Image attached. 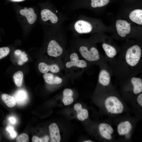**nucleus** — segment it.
I'll use <instances>...</instances> for the list:
<instances>
[{
  "label": "nucleus",
  "instance_id": "nucleus-1",
  "mask_svg": "<svg viewBox=\"0 0 142 142\" xmlns=\"http://www.w3.org/2000/svg\"><path fill=\"white\" fill-rule=\"evenodd\" d=\"M112 75L120 81L136 76L142 72V50L138 44L133 45L121 52L108 62Z\"/></svg>",
  "mask_w": 142,
  "mask_h": 142
},
{
  "label": "nucleus",
  "instance_id": "nucleus-2",
  "mask_svg": "<svg viewBox=\"0 0 142 142\" xmlns=\"http://www.w3.org/2000/svg\"><path fill=\"white\" fill-rule=\"evenodd\" d=\"M69 43L80 56L90 64L97 65L99 67L108 64L105 56L101 55L93 43L89 41L78 37H73Z\"/></svg>",
  "mask_w": 142,
  "mask_h": 142
},
{
  "label": "nucleus",
  "instance_id": "nucleus-3",
  "mask_svg": "<svg viewBox=\"0 0 142 142\" xmlns=\"http://www.w3.org/2000/svg\"><path fill=\"white\" fill-rule=\"evenodd\" d=\"M49 33L50 38L47 47L48 55L56 59L65 55L67 51V37L64 28L63 26L51 27Z\"/></svg>",
  "mask_w": 142,
  "mask_h": 142
},
{
  "label": "nucleus",
  "instance_id": "nucleus-4",
  "mask_svg": "<svg viewBox=\"0 0 142 142\" xmlns=\"http://www.w3.org/2000/svg\"><path fill=\"white\" fill-rule=\"evenodd\" d=\"M65 55L67 56L65 62V68L68 71L78 70L81 72L86 70L90 64L82 58L76 50L70 46L67 50Z\"/></svg>",
  "mask_w": 142,
  "mask_h": 142
},
{
  "label": "nucleus",
  "instance_id": "nucleus-5",
  "mask_svg": "<svg viewBox=\"0 0 142 142\" xmlns=\"http://www.w3.org/2000/svg\"><path fill=\"white\" fill-rule=\"evenodd\" d=\"M40 16L43 22L49 23L53 27L62 26L65 21L69 19L67 14L54 8L43 9L40 12Z\"/></svg>",
  "mask_w": 142,
  "mask_h": 142
},
{
  "label": "nucleus",
  "instance_id": "nucleus-6",
  "mask_svg": "<svg viewBox=\"0 0 142 142\" xmlns=\"http://www.w3.org/2000/svg\"><path fill=\"white\" fill-rule=\"evenodd\" d=\"M104 105L108 113L111 114L122 113L124 110L123 105L119 98L115 95L110 94L106 98Z\"/></svg>",
  "mask_w": 142,
  "mask_h": 142
},
{
  "label": "nucleus",
  "instance_id": "nucleus-7",
  "mask_svg": "<svg viewBox=\"0 0 142 142\" xmlns=\"http://www.w3.org/2000/svg\"><path fill=\"white\" fill-rule=\"evenodd\" d=\"M99 72L98 77V83L100 87H108L110 86L112 76L108 64L99 67Z\"/></svg>",
  "mask_w": 142,
  "mask_h": 142
},
{
  "label": "nucleus",
  "instance_id": "nucleus-8",
  "mask_svg": "<svg viewBox=\"0 0 142 142\" xmlns=\"http://www.w3.org/2000/svg\"><path fill=\"white\" fill-rule=\"evenodd\" d=\"M116 27L118 34L123 37L126 36L130 31V24L124 20H117L116 23Z\"/></svg>",
  "mask_w": 142,
  "mask_h": 142
},
{
  "label": "nucleus",
  "instance_id": "nucleus-9",
  "mask_svg": "<svg viewBox=\"0 0 142 142\" xmlns=\"http://www.w3.org/2000/svg\"><path fill=\"white\" fill-rule=\"evenodd\" d=\"M38 67L39 71L43 74L47 73L49 71L53 73H56L60 71L59 65L56 63L49 65L45 63L41 62L39 63Z\"/></svg>",
  "mask_w": 142,
  "mask_h": 142
},
{
  "label": "nucleus",
  "instance_id": "nucleus-10",
  "mask_svg": "<svg viewBox=\"0 0 142 142\" xmlns=\"http://www.w3.org/2000/svg\"><path fill=\"white\" fill-rule=\"evenodd\" d=\"M102 46L108 62L114 60L118 56V52L113 46L105 43H103Z\"/></svg>",
  "mask_w": 142,
  "mask_h": 142
},
{
  "label": "nucleus",
  "instance_id": "nucleus-11",
  "mask_svg": "<svg viewBox=\"0 0 142 142\" xmlns=\"http://www.w3.org/2000/svg\"><path fill=\"white\" fill-rule=\"evenodd\" d=\"M99 130L100 135L103 138L108 140L112 139L111 135L114 130L110 125L106 123H102L99 126Z\"/></svg>",
  "mask_w": 142,
  "mask_h": 142
},
{
  "label": "nucleus",
  "instance_id": "nucleus-12",
  "mask_svg": "<svg viewBox=\"0 0 142 142\" xmlns=\"http://www.w3.org/2000/svg\"><path fill=\"white\" fill-rule=\"evenodd\" d=\"M19 12L21 15L26 17L30 24H33L37 20V15L32 8L27 9V7H25L24 9H21Z\"/></svg>",
  "mask_w": 142,
  "mask_h": 142
},
{
  "label": "nucleus",
  "instance_id": "nucleus-13",
  "mask_svg": "<svg viewBox=\"0 0 142 142\" xmlns=\"http://www.w3.org/2000/svg\"><path fill=\"white\" fill-rule=\"evenodd\" d=\"M51 142H59L60 140L59 130L57 124L53 123L49 126Z\"/></svg>",
  "mask_w": 142,
  "mask_h": 142
},
{
  "label": "nucleus",
  "instance_id": "nucleus-14",
  "mask_svg": "<svg viewBox=\"0 0 142 142\" xmlns=\"http://www.w3.org/2000/svg\"><path fill=\"white\" fill-rule=\"evenodd\" d=\"M43 77L45 82L49 84H59L62 81V79L61 78L51 73L44 74Z\"/></svg>",
  "mask_w": 142,
  "mask_h": 142
},
{
  "label": "nucleus",
  "instance_id": "nucleus-15",
  "mask_svg": "<svg viewBox=\"0 0 142 142\" xmlns=\"http://www.w3.org/2000/svg\"><path fill=\"white\" fill-rule=\"evenodd\" d=\"M132 128V125L129 121L121 122L118 126V132L120 135L126 134L130 132Z\"/></svg>",
  "mask_w": 142,
  "mask_h": 142
},
{
  "label": "nucleus",
  "instance_id": "nucleus-16",
  "mask_svg": "<svg viewBox=\"0 0 142 142\" xmlns=\"http://www.w3.org/2000/svg\"><path fill=\"white\" fill-rule=\"evenodd\" d=\"M74 108L77 112V117L79 120L83 121L88 118V111L87 109L83 108L81 104L77 103L75 104Z\"/></svg>",
  "mask_w": 142,
  "mask_h": 142
},
{
  "label": "nucleus",
  "instance_id": "nucleus-17",
  "mask_svg": "<svg viewBox=\"0 0 142 142\" xmlns=\"http://www.w3.org/2000/svg\"><path fill=\"white\" fill-rule=\"evenodd\" d=\"M130 19L138 24H142V10L136 9L131 12L129 15Z\"/></svg>",
  "mask_w": 142,
  "mask_h": 142
},
{
  "label": "nucleus",
  "instance_id": "nucleus-18",
  "mask_svg": "<svg viewBox=\"0 0 142 142\" xmlns=\"http://www.w3.org/2000/svg\"><path fill=\"white\" fill-rule=\"evenodd\" d=\"M73 94V91L70 89L66 88L64 90L62 100L65 105H69L73 103L74 100L72 97Z\"/></svg>",
  "mask_w": 142,
  "mask_h": 142
},
{
  "label": "nucleus",
  "instance_id": "nucleus-19",
  "mask_svg": "<svg viewBox=\"0 0 142 142\" xmlns=\"http://www.w3.org/2000/svg\"><path fill=\"white\" fill-rule=\"evenodd\" d=\"M14 98L18 104L22 105L26 102L27 97L26 93L24 90H20L16 93Z\"/></svg>",
  "mask_w": 142,
  "mask_h": 142
},
{
  "label": "nucleus",
  "instance_id": "nucleus-20",
  "mask_svg": "<svg viewBox=\"0 0 142 142\" xmlns=\"http://www.w3.org/2000/svg\"><path fill=\"white\" fill-rule=\"evenodd\" d=\"M1 97L3 102L8 107L12 108L16 105V101L13 96L7 94H3L2 95Z\"/></svg>",
  "mask_w": 142,
  "mask_h": 142
},
{
  "label": "nucleus",
  "instance_id": "nucleus-21",
  "mask_svg": "<svg viewBox=\"0 0 142 142\" xmlns=\"http://www.w3.org/2000/svg\"><path fill=\"white\" fill-rule=\"evenodd\" d=\"M23 74V72L19 71L14 73L13 76L16 85L18 87L21 86L22 85Z\"/></svg>",
  "mask_w": 142,
  "mask_h": 142
},
{
  "label": "nucleus",
  "instance_id": "nucleus-22",
  "mask_svg": "<svg viewBox=\"0 0 142 142\" xmlns=\"http://www.w3.org/2000/svg\"><path fill=\"white\" fill-rule=\"evenodd\" d=\"M90 6L93 8L100 7L107 4L109 0H91Z\"/></svg>",
  "mask_w": 142,
  "mask_h": 142
},
{
  "label": "nucleus",
  "instance_id": "nucleus-23",
  "mask_svg": "<svg viewBox=\"0 0 142 142\" xmlns=\"http://www.w3.org/2000/svg\"><path fill=\"white\" fill-rule=\"evenodd\" d=\"M49 139V137L47 135H45L41 138L36 136H34L32 138V141L33 142H48Z\"/></svg>",
  "mask_w": 142,
  "mask_h": 142
},
{
  "label": "nucleus",
  "instance_id": "nucleus-24",
  "mask_svg": "<svg viewBox=\"0 0 142 142\" xmlns=\"http://www.w3.org/2000/svg\"><path fill=\"white\" fill-rule=\"evenodd\" d=\"M29 139L28 135L26 133H23L17 138L16 141L17 142H27Z\"/></svg>",
  "mask_w": 142,
  "mask_h": 142
},
{
  "label": "nucleus",
  "instance_id": "nucleus-25",
  "mask_svg": "<svg viewBox=\"0 0 142 142\" xmlns=\"http://www.w3.org/2000/svg\"><path fill=\"white\" fill-rule=\"evenodd\" d=\"M10 51V49L8 47L0 48V59L8 55Z\"/></svg>",
  "mask_w": 142,
  "mask_h": 142
},
{
  "label": "nucleus",
  "instance_id": "nucleus-26",
  "mask_svg": "<svg viewBox=\"0 0 142 142\" xmlns=\"http://www.w3.org/2000/svg\"><path fill=\"white\" fill-rule=\"evenodd\" d=\"M6 130L9 132L12 138H14L17 136V133L14 130V128L12 127L9 126L7 127L6 129Z\"/></svg>",
  "mask_w": 142,
  "mask_h": 142
},
{
  "label": "nucleus",
  "instance_id": "nucleus-27",
  "mask_svg": "<svg viewBox=\"0 0 142 142\" xmlns=\"http://www.w3.org/2000/svg\"><path fill=\"white\" fill-rule=\"evenodd\" d=\"M137 101L138 103L141 107L142 106V93L138 94L137 98Z\"/></svg>",
  "mask_w": 142,
  "mask_h": 142
},
{
  "label": "nucleus",
  "instance_id": "nucleus-28",
  "mask_svg": "<svg viewBox=\"0 0 142 142\" xmlns=\"http://www.w3.org/2000/svg\"><path fill=\"white\" fill-rule=\"evenodd\" d=\"M9 120L10 122L12 124H14L16 123V119L13 117H10L9 118Z\"/></svg>",
  "mask_w": 142,
  "mask_h": 142
},
{
  "label": "nucleus",
  "instance_id": "nucleus-29",
  "mask_svg": "<svg viewBox=\"0 0 142 142\" xmlns=\"http://www.w3.org/2000/svg\"><path fill=\"white\" fill-rule=\"evenodd\" d=\"M21 51L19 50H17L14 52L15 54L18 55H19L21 54Z\"/></svg>",
  "mask_w": 142,
  "mask_h": 142
},
{
  "label": "nucleus",
  "instance_id": "nucleus-30",
  "mask_svg": "<svg viewBox=\"0 0 142 142\" xmlns=\"http://www.w3.org/2000/svg\"><path fill=\"white\" fill-rule=\"evenodd\" d=\"M83 142H92L93 141L90 140H89L84 141H83Z\"/></svg>",
  "mask_w": 142,
  "mask_h": 142
},
{
  "label": "nucleus",
  "instance_id": "nucleus-31",
  "mask_svg": "<svg viewBox=\"0 0 142 142\" xmlns=\"http://www.w3.org/2000/svg\"><path fill=\"white\" fill-rule=\"evenodd\" d=\"M25 54V52H22L21 53V55L22 56L24 54Z\"/></svg>",
  "mask_w": 142,
  "mask_h": 142
},
{
  "label": "nucleus",
  "instance_id": "nucleus-32",
  "mask_svg": "<svg viewBox=\"0 0 142 142\" xmlns=\"http://www.w3.org/2000/svg\"><path fill=\"white\" fill-rule=\"evenodd\" d=\"M12 0L15 1H22L23 0Z\"/></svg>",
  "mask_w": 142,
  "mask_h": 142
}]
</instances>
